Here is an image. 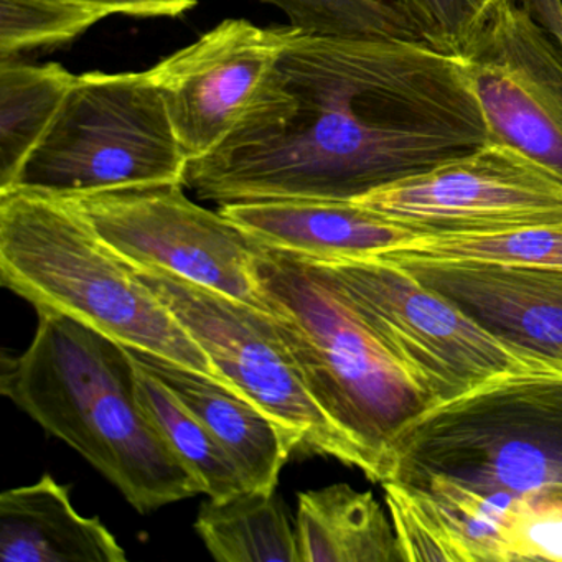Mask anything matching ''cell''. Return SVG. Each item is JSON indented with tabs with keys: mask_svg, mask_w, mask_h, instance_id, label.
Instances as JSON below:
<instances>
[{
	"mask_svg": "<svg viewBox=\"0 0 562 562\" xmlns=\"http://www.w3.org/2000/svg\"><path fill=\"white\" fill-rule=\"evenodd\" d=\"M416 238L480 235L562 220V179L508 144L488 143L360 199Z\"/></svg>",
	"mask_w": 562,
	"mask_h": 562,
	"instance_id": "cell-10",
	"label": "cell"
},
{
	"mask_svg": "<svg viewBox=\"0 0 562 562\" xmlns=\"http://www.w3.org/2000/svg\"><path fill=\"white\" fill-rule=\"evenodd\" d=\"M417 38L440 54L463 57L506 0H394Z\"/></svg>",
	"mask_w": 562,
	"mask_h": 562,
	"instance_id": "cell-24",
	"label": "cell"
},
{
	"mask_svg": "<svg viewBox=\"0 0 562 562\" xmlns=\"http://www.w3.org/2000/svg\"><path fill=\"white\" fill-rule=\"evenodd\" d=\"M311 261L327 272L436 404L509 374L551 371L499 344L446 297L393 262L376 258Z\"/></svg>",
	"mask_w": 562,
	"mask_h": 562,
	"instance_id": "cell-7",
	"label": "cell"
},
{
	"mask_svg": "<svg viewBox=\"0 0 562 562\" xmlns=\"http://www.w3.org/2000/svg\"><path fill=\"white\" fill-rule=\"evenodd\" d=\"M199 0H0V58L74 41L111 15L177 18Z\"/></svg>",
	"mask_w": 562,
	"mask_h": 562,
	"instance_id": "cell-20",
	"label": "cell"
},
{
	"mask_svg": "<svg viewBox=\"0 0 562 562\" xmlns=\"http://www.w3.org/2000/svg\"><path fill=\"white\" fill-rule=\"evenodd\" d=\"M562 562V503L515 499L503 526V562Z\"/></svg>",
	"mask_w": 562,
	"mask_h": 562,
	"instance_id": "cell-25",
	"label": "cell"
},
{
	"mask_svg": "<svg viewBox=\"0 0 562 562\" xmlns=\"http://www.w3.org/2000/svg\"><path fill=\"white\" fill-rule=\"evenodd\" d=\"M559 2H561V11H562V0H559Z\"/></svg>",
	"mask_w": 562,
	"mask_h": 562,
	"instance_id": "cell-26",
	"label": "cell"
},
{
	"mask_svg": "<svg viewBox=\"0 0 562 562\" xmlns=\"http://www.w3.org/2000/svg\"><path fill=\"white\" fill-rule=\"evenodd\" d=\"M189 160L149 71L77 77L12 190L77 196L183 183ZM11 192V190H9Z\"/></svg>",
	"mask_w": 562,
	"mask_h": 562,
	"instance_id": "cell-6",
	"label": "cell"
},
{
	"mask_svg": "<svg viewBox=\"0 0 562 562\" xmlns=\"http://www.w3.org/2000/svg\"><path fill=\"white\" fill-rule=\"evenodd\" d=\"M256 276L315 403L380 482L394 437L436 401L381 344L350 299L311 259L261 245Z\"/></svg>",
	"mask_w": 562,
	"mask_h": 562,
	"instance_id": "cell-3",
	"label": "cell"
},
{
	"mask_svg": "<svg viewBox=\"0 0 562 562\" xmlns=\"http://www.w3.org/2000/svg\"><path fill=\"white\" fill-rule=\"evenodd\" d=\"M302 34L419 41L394 0H261Z\"/></svg>",
	"mask_w": 562,
	"mask_h": 562,
	"instance_id": "cell-23",
	"label": "cell"
},
{
	"mask_svg": "<svg viewBox=\"0 0 562 562\" xmlns=\"http://www.w3.org/2000/svg\"><path fill=\"white\" fill-rule=\"evenodd\" d=\"M289 25L229 19L150 68L189 164L215 154L256 116L278 78Z\"/></svg>",
	"mask_w": 562,
	"mask_h": 562,
	"instance_id": "cell-11",
	"label": "cell"
},
{
	"mask_svg": "<svg viewBox=\"0 0 562 562\" xmlns=\"http://www.w3.org/2000/svg\"><path fill=\"white\" fill-rule=\"evenodd\" d=\"M299 562H403L393 522L370 492L347 483L301 493L295 516Z\"/></svg>",
	"mask_w": 562,
	"mask_h": 562,
	"instance_id": "cell-17",
	"label": "cell"
},
{
	"mask_svg": "<svg viewBox=\"0 0 562 562\" xmlns=\"http://www.w3.org/2000/svg\"><path fill=\"white\" fill-rule=\"evenodd\" d=\"M376 259L397 261H475L516 268H562V220L480 235L417 238Z\"/></svg>",
	"mask_w": 562,
	"mask_h": 562,
	"instance_id": "cell-22",
	"label": "cell"
},
{
	"mask_svg": "<svg viewBox=\"0 0 562 562\" xmlns=\"http://www.w3.org/2000/svg\"><path fill=\"white\" fill-rule=\"evenodd\" d=\"M24 353L2 355L0 393L91 463L139 513L205 493L144 413L130 347L41 311Z\"/></svg>",
	"mask_w": 562,
	"mask_h": 562,
	"instance_id": "cell-2",
	"label": "cell"
},
{
	"mask_svg": "<svg viewBox=\"0 0 562 562\" xmlns=\"http://www.w3.org/2000/svg\"><path fill=\"white\" fill-rule=\"evenodd\" d=\"M136 274L205 351L220 376L284 427L297 450L364 472L360 452L308 393L274 315L172 272L140 268Z\"/></svg>",
	"mask_w": 562,
	"mask_h": 562,
	"instance_id": "cell-8",
	"label": "cell"
},
{
	"mask_svg": "<svg viewBox=\"0 0 562 562\" xmlns=\"http://www.w3.org/2000/svg\"><path fill=\"white\" fill-rule=\"evenodd\" d=\"M195 529L220 562H299L295 522L274 493L246 490L210 498Z\"/></svg>",
	"mask_w": 562,
	"mask_h": 562,
	"instance_id": "cell-19",
	"label": "cell"
},
{
	"mask_svg": "<svg viewBox=\"0 0 562 562\" xmlns=\"http://www.w3.org/2000/svg\"><path fill=\"white\" fill-rule=\"evenodd\" d=\"M0 60V193H5L54 126L77 77L60 64Z\"/></svg>",
	"mask_w": 562,
	"mask_h": 562,
	"instance_id": "cell-18",
	"label": "cell"
},
{
	"mask_svg": "<svg viewBox=\"0 0 562 562\" xmlns=\"http://www.w3.org/2000/svg\"><path fill=\"white\" fill-rule=\"evenodd\" d=\"M183 187L154 183L61 199L133 268L172 272L269 312L256 276L261 243L220 210L192 202Z\"/></svg>",
	"mask_w": 562,
	"mask_h": 562,
	"instance_id": "cell-9",
	"label": "cell"
},
{
	"mask_svg": "<svg viewBox=\"0 0 562 562\" xmlns=\"http://www.w3.org/2000/svg\"><path fill=\"white\" fill-rule=\"evenodd\" d=\"M220 212L261 245L317 261L376 258L417 239L353 200H251Z\"/></svg>",
	"mask_w": 562,
	"mask_h": 562,
	"instance_id": "cell-14",
	"label": "cell"
},
{
	"mask_svg": "<svg viewBox=\"0 0 562 562\" xmlns=\"http://www.w3.org/2000/svg\"><path fill=\"white\" fill-rule=\"evenodd\" d=\"M137 396L150 423L180 462L202 482L210 498H232L249 490L238 465L205 424L162 381L139 364Z\"/></svg>",
	"mask_w": 562,
	"mask_h": 562,
	"instance_id": "cell-21",
	"label": "cell"
},
{
	"mask_svg": "<svg viewBox=\"0 0 562 562\" xmlns=\"http://www.w3.org/2000/svg\"><path fill=\"white\" fill-rule=\"evenodd\" d=\"M432 480L562 503V373L498 378L407 424L387 447L380 483L409 488Z\"/></svg>",
	"mask_w": 562,
	"mask_h": 562,
	"instance_id": "cell-5",
	"label": "cell"
},
{
	"mask_svg": "<svg viewBox=\"0 0 562 562\" xmlns=\"http://www.w3.org/2000/svg\"><path fill=\"white\" fill-rule=\"evenodd\" d=\"M393 265L519 357L562 373V268L420 259Z\"/></svg>",
	"mask_w": 562,
	"mask_h": 562,
	"instance_id": "cell-13",
	"label": "cell"
},
{
	"mask_svg": "<svg viewBox=\"0 0 562 562\" xmlns=\"http://www.w3.org/2000/svg\"><path fill=\"white\" fill-rule=\"evenodd\" d=\"M490 140L562 179V47L521 0H506L460 57Z\"/></svg>",
	"mask_w": 562,
	"mask_h": 562,
	"instance_id": "cell-12",
	"label": "cell"
},
{
	"mask_svg": "<svg viewBox=\"0 0 562 562\" xmlns=\"http://www.w3.org/2000/svg\"><path fill=\"white\" fill-rule=\"evenodd\" d=\"M131 351L140 368L162 381L205 424L238 465L249 490L276 493L282 467L297 450L284 427L225 381L147 351Z\"/></svg>",
	"mask_w": 562,
	"mask_h": 562,
	"instance_id": "cell-15",
	"label": "cell"
},
{
	"mask_svg": "<svg viewBox=\"0 0 562 562\" xmlns=\"http://www.w3.org/2000/svg\"><path fill=\"white\" fill-rule=\"evenodd\" d=\"M460 57L420 41L299 32L256 116L186 187L226 205L357 200L488 143Z\"/></svg>",
	"mask_w": 562,
	"mask_h": 562,
	"instance_id": "cell-1",
	"label": "cell"
},
{
	"mask_svg": "<svg viewBox=\"0 0 562 562\" xmlns=\"http://www.w3.org/2000/svg\"><path fill=\"white\" fill-rule=\"evenodd\" d=\"M0 279L37 312L67 315L131 350L225 381L136 269L61 196L0 193Z\"/></svg>",
	"mask_w": 562,
	"mask_h": 562,
	"instance_id": "cell-4",
	"label": "cell"
},
{
	"mask_svg": "<svg viewBox=\"0 0 562 562\" xmlns=\"http://www.w3.org/2000/svg\"><path fill=\"white\" fill-rule=\"evenodd\" d=\"M0 561L126 562L113 532L80 515L52 475L0 495Z\"/></svg>",
	"mask_w": 562,
	"mask_h": 562,
	"instance_id": "cell-16",
	"label": "cell"
}]
</instances>
